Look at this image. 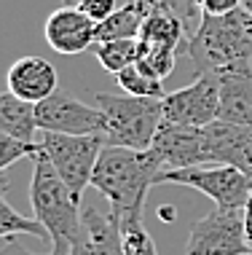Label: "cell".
Returning a JSON list of instances; mask_svg holds the SVG:
<instances>
[{
  "label": "cell",
  "instance_id": "15",
  "mask_svg": "<svg viewBox=\"0 0 252 255\" xmlns=\"http://www.w3.org/2000/svg\"><path fill=\"white\" fill-rule=\"evenodd\" d=\"M0 132L16 137L24 142H35L38 121H35V105L13 92H0Z\"/></svg>",
  "mask_w": 252,
  "mask_h": 255
},
{
  "label": "cell",
  "instance_id": "6",
  "mask_svg": "<svg viewBox=\"0 0 252 255\" xmlns=\"http://www.w3.org/2000/svg\"><path fill=\"white\" fill-rule=\"evenodd\" d=\"M172 183L188 185V188L201 191L209 196L215 207L223 210H244L252 194V175L228 167V164H215V167H188V169H161L156 175V185Z\"/></svg>",
  "mask_w": 252,
  "mask_h": 255
},
{
  "label": "cell",
  "instance_id": "26",
  "mask_svg": "<svg viewBox=\"0 0 252 255\" xmlns=\"http://www.w3.org/2000/svg\"><path fill=\"white\" fill-rule=\"evenodd\" d=\"M70 255H99L97 253V245H94V239H91V234H88V229H86V223H84V229H81V234H78L76 245H73Z\"/></svg>",
  "mask_w": 252,
  "mask_h": 255
},
{
  "label": "cell",
  "instance_id": "5",
  "mask_svg": "<svg viewBox=\"0 0 252 255\" xmlns=\"http://www.w3.org/2000/svg\"><path fill=\"white\" fill-rule=\"evenodd\" d=\"M105 134H57L43 132L40 148L49 156L54 169L73 191L76 202L84 199V191L91 185V175L97 169L99 153L105 150Z\"/></svg>",
  "mask_w": 252,
  "mask_h": 255
},
{
  "label": "cell",
  "instance_id": "19",
  "mask_svg": "<svg viewBox=\"0 0 252 255\" xmlns=\"http://www.w3.org/2000/svg\"><path fill=\"white\" fill-rule=\"evenodd\" d=\"M5 191H8V180L0 177V239H13L19 234H27V237L35 239H46L49 242V231L40 223L38 218H24L22 212H16L13 207L5 202Z\"/></svg>",
  "mask_w": 252,
  "mask_h": 255
},
{
  "label": "cell",
  "instance_id": "13",
  "mask_svg": "<svg viewBox=\"0 0 252 255\" xmlns=\"http://www.w3.org/2000/svg\"><path fill=\"white\" fill-rule=\"evenodd\" d=\"M220 110L217 119L252 127V62H239L217 70Z\"/></svg>",
  "mask_w": 252,
  "mask_h": 255
},
{
  "label": "cell",
  "instance_id": "16",
  "mask_svg": "<svg viewBox=\"0 0 252 255\" xmlns=\"http://www.w3.org/2000/svg\"><path fill=\"white\" fill-rule=\"evenodd\" d=\"M145 16H148V3L145 0H129L126 5L115 8L105 22L97 24V43H105V40H124V38H140Z\"/></svg>",
  "mask_w": 252,
  "mask_h": 255
},
{
  "label": "cell",
  "instance_id": "27",
  "mask_svg": "<svg viewBox=\"0 0 252 255\" xmlns=\"http://www.w3.org/2000/svg\"><path fill=\"white\" fill-rule=\"evenodd\" d=\"M0 255H38V253H30L16 239H5V245H0ZM46 255H51V253H46Z\"/></svg>",
  "mask_w": 252,
  "mask_h": 255
},
{
  "label": "cell",
  "instance_id": "24",
  "mask_svg": "<svg viewBox=\"0 0 252 255\" xmlns=\"http://www.w3.org/2000/svg\"><path fill=\"white\" fill-rule=\"evenodd\" d=\"M78 8L86 13L88 19H91V22H105L107 16H110V13L118 8V5H115V0H81L78 3Z\"/></svg>",
  "mask_w": 252,
  "mask_h": 255
},
{
  "label": "cell",
  "instance_id": "29",
  "mask_svg": "<svg viewBox=\"0 0 252 255\" xmlns=\"http://www.w3.org/2000/svg\"><path fill=\"white\" fill-rule=\"evenodd\" d=\"M62 3H65V5H78L81 0H62Z\"/></svg>",
  "mask_w": 252,
  "mask_h": 255
},
{
  "label": "cell",
  "instance_id": "7",
  "mask_svg": "<svg viewBox=\"0 0 252 255\" xmlns=\"http://www.w3.org/2000/svg\"><path fill=\"white\" fill-rule=\"evenodd\" d=\"M185 255H250L244 210L215 207L190 229Z\"/></svg>",
  "mask_w": 252,
  "mask_h": 255
},
{
  "label": "cell",
  "instance_id": "3",
  "mask_svg": "<svg viewBox=\"0 0 252 255\" xmlns=\"http://www.w3.org/2000/svg\"><path fill=\"white\" fill-rule=\"evenodd\" d=\"M185 51L193 62L196 75L252 62V8L242 5L223 16L204 13L199 30L185 43Z\"/></svg>",
  "mask_w": 252,
  "mask_h": 255
},
{
  "label": "cell",
  "instance_id": "25",
  "mask_svg": "<svg viewBox=\"0 0 252 255\" xmlns=\"http://www.w3.org/2000/svg\"><path fill=\"white\" fill-rule=\"evenodd\" d=\"M199 5L209 16H223V13L242 8V5H250V0H199Z\"/></svg>",
  "mask_w": 252,
  "mask_h": 255
},
{
  "label": "cell",
  "instance_id": "2",
  "mask_svg": "<svg viewBox=\"0 0 252 255\" xmlns=\"http://www.w3.org/2000/svg\"><path fill=\"white\" fill-rule=\"evenodd\" d=\"M32 212L46 226L51 237V255H70L81 229H84V207L76 202L73 191L54 169L43 148L32 156V180H30Z\"/></svg>",
  "mask_w": 252,
  "mask_h": 255
},
{
  "label": "cell",
  "instance_id": "10",
  "mask_svg": "<svg viewBox=\"0 0 252 255\" xmlns=\"http://www.w3.org/2000/svg\"><path fill=\"white\" fill-rule=\"evenodd\" d=\"M151 153L159 158L164 169H188L212 164L204 127H182L172 121H161L153 137Z\"/></svg>",
  "mask_w": 252,
  "mask_h": 255
},
{
  "label": "cell",
  "instance_id": "9",
  "mask_svg": "<svg viewBox=\"0 0 252 255\" xmlns=\"http://www.w3.org/2000/svg\"><path fill=\"white\" fill-rule=\"evenodd\" d=\"M164 121L182 124V127H207L217 119L220 110V84L215 73H201L185 89L164 94L161 100Z\"/></svg>",
  "mask_w": 252,
  "mask_h": 255
},
{
  "label": "cell",
  "instance_id": "18",
  "mask_svg": "<svg viewBox=\"0 0 252 255\" xmlns=\"http://www.w3.org/2000/svg\"><path fill=\"white\" fill-rule=\"evenodd\" d=\"M145 43L140 38H124V40H105V43H94V57L107 73L118 75L121 70L137 65Z\"/></svg>",
  "mask_w": 252,
  "mask_h": 255
},
{
  "label": "cell",
  "instance_id": "28",
  "mask_svg": "<svg viewBox=\"0 0 252 255\" xmlns=\"http://www.w3.org/2000/svg\"><path fill=\"white\" fill-rule=\"evenodd\" d=\"M244 231H247V242H250V255H252V194L244 204Z\"/></svg>",
  "mask_w": 252,
  "mask_h": 255
},
{
  "label": "cell",
  "instance_id": "11",
  "mask_svg": "<svg viewBox=\"0 0 252 255\" xmlns=\"http://www.w3.org/2000/svg\"><path fill=\"white\" fill-rule=\"evenodd\" d=\"M46 43L57 54H81L97 43V22L86 16L78 5H65L54 11L43 24Z\"/></svg>",
  "mask_w": 252,
  "mask_h": 255
},
{
  "label": "cell",
  "instance_id": "1",
  "mask_svg": "<svg viewBox=\"0 0 252 255\" xmlns=\"http://www.w3.org/2000/svg\"><path fill=\"white\" fill-rule=\"evenodd\" d=\"M161 169V161L151 150L105 145L91 175V188L110 202V215L118 223L142 220L145 196L151 185H156V175Z\"/></svg>",
  "mask_w": 252,
  "mask_h": 255
},
{
  "label": "cell",
  "instance_id": "14",
  "mask_svg": "<svg viewBox=\"0 0 252 255\" xmlns=\"http://www.w3.org/2000/svg\"><path fill=\"white\" fill-rule=\"evenodd\" d=\"M8 92L32 105L43 102L57 92V70L43 57H22L8 67Z\"/></svg>",
  "mask_w": 252,
  "mask_h": 255
},
{
  "label": "cell",
  "instance_id": "8",
  "mask_svg": "<svg viewBox=\"0 0 252 255\" xmlns=\"http://www.w3.org/2000/svg\"><path fill=\"white\" fill-rule=\"evenodd\" d=\"M35 121L40 132L57 134H105L107 121L99 108H91L70 94L54 92L35 105Z\"/></svg>",
  "mask_w": 252,
  "mask_h": 255
},
{
  "label": "cell",
  "instance_id": "12",
  "mask_svg": "<svg viewBox=\"0 0 252 255\" xmlns=\"http://www.w3.org/2000/svg\"><path fill=\"white\" fill-rule=\"evenodd\" d=\"M212 164H228L252 175V127L215 119L204 127Z\"/></svg>",
  "mask_w": 252,
  "mask_h": 255
},
{
  "label": "cell",
  "instance_id": "4",
  "mask_svg": "<svg viewBox=\"0 0 252 255\" xmlns=\"http://www.w3.org/2000/svg\"><path fill=\"white\" fill-rule=\"evenodd\" d=\"M94 100L107 121V145L151 150L153 137L164 121V108H161L164 97H132V94L99 92Z\"/></svg>",
  "mask_w": 252,
  "mask_h": 255
},
{
  "label": "cell",
  "instance_id": "17",
  "mask_svg": "<svg viewBox=\"0 0 252 255\" xmlns=\"http://www.w3.org/2000/svg\"><path fill=\"white\" fill-rule=\"evenodd\" d=\"M140 40L148 46H172V49H185L188 43V30L174 13L161 11V8H148L145 24H142Z\"/></svg>",
  "mask_w": 252,
  "mask_h": 255
},
{
  "label": "cell",
  "instance_id": "21",
  "mask_svg": "<svg viewBox=\"0 0 252 255\" xmlns=\"http://www.w3.org/2000/svg\"><path fill=\"white\" fill-rule=\"evenodd\" d=\"M174 62H177V49H172V46H148L145 43V51H142V57H140L137 65L148 75L164 81V78L172 75Z\"/></svg>",
  "mask_w": 252,
  "mask_h": 255
},
{
  "label": "cell",
  "instance_id": "22",
  "mask_svg": "<svg viewBox=\"0 0 252 255\" xmlns=\"http://www.w3.org/2000/svg\"><path fill=\"white\" fill-rule=\"evenodd\" d=\"M121 226V242H124V255H159L156 242L148 234L142 220H126Z\"/></svg>",
  "mask_w": 252,
  "mask_h": 255
},
{
  "label": "cell",
  "instance_id": "23",
  "mask_svg": "<svg viewBox=\"0 0 252 255\" xmlns=\"http://www.w3.org/2000/svg\"><path fill=\"white\" fill-rule=\"evenodd\" d=\"M40 150V142H24L16 137L0 132V172H5L11 164H16L19 158H32Z\"/></svg>",
  "mask_w": 252,
  "mask_h": 255
},
{
  "label": "cell",
  "instance_id": "20",
  "mask_svg": "<svg viewBox=\"0 0 252 255\" xmlns=\"http://www.w3.org/2000/svg\"><path fill=\"white\" fill-rule=\"evenodd\" d=\"M118 86L124 89V94H132V97H164V86H161L159 78L148 75L140 65H132L126 70H121L115 75Z\"/></svg>",
  "mask_w": 252,
  "mask_h": 255
}]
</instances>
